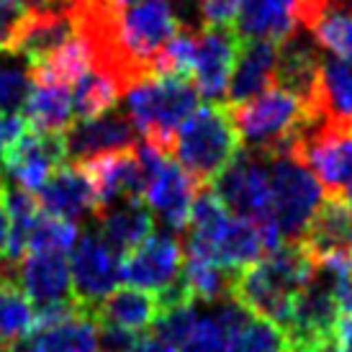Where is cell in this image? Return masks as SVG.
I'll return each mask as SVG.
<instances>
[{"label":"cell","mask_w":352,"mask_h":352,"mask_svg":"<svg viewBox=\"0 0 352 352\" xmlns=\"http://www.w3.org/2000/svg\"><path fill=\"white\" fill-rule=\"evenodd\" d=\"M314 275V257L301 242H285L260 263L242 270L234 285V298L254 316L275 322L283 329L291 319L296 296Z\"/></svg>","instance_id":"6da1fadb"},{"label":"cell","mask_w":352,"mask_h":352,"mask_svg":"<svg viewBox=\"0 0 352 352\" xmlns=\"http://www.w3.org/2000/svg\"><path fill=\"white\" fill-rule=\"evenodd\" d=\"M239 152L242 137L226 103L198 106L196 113L175 131L170 147V155L196 180L198 188L211 186Z\"/></svg>","instance_id":"7a4b0ae2"},{"label":"cell","mask_w":352,"mask_h":352,"mask_svg":"<svg viewBox=\"0 0 352 352\" xmlns=\"http://www.w3.org/2000/svg\"><path fill=\"white\" fill-rule=\"evenodd\" d=\"M229 108L245 147L263 157L291 152L303 129L319 116L278 85H270L260 96Z\"/></svg>","instance_id":"3957f363"},{"label":"cell","mask_w":352,"mask_h":352,"mask_svg":"<svg viewBox=\"0 0 352 352\" xmlns=\"http://www.w3.org/2000/svg\"><path fill=\"white\" fill-rule=\"evenodd\" d=\"M124 98L142 139L170 152L175 131L196 113L201 96L190 78L149 75L124 90Z\"/></svg>","instance_id":"277c9868"},{"label":"cell","mask_w":352,"mask_h":352,"mask_svg":"<svg viewBox=\"0 0 352 352\" xmlns=\"http://www.w3.org/2000/svg\"><path fill=\"white\" fill-rule=\"evenodd\" d=\"M267 160L278 232L285 242H298L327 193L316 175L294 152H280Z\"/></svg>","instance_id":"5b68a950"},{"label":"cell","mask_w":352,"mask_h":352,"mask_svg":"<svg viewBox=\"0 0 352 352\" xmlns=\"http://www.w3.org/2000/svg\"><path fill=\"white\" fill-rule=\"evenodd\" d=\"M211 188L234 216L250 219L254 224H275L273 190H270V160L267 157L242 149L219 173Z\"/></svg>","instance_id":"8992f818"},{"label":"cell","mask_w":352,"mask_h":352,"mask_svg":"<svg viewBox=\"0 0 352 352\" xmlns=\"http://www.w3.org/2000/svg\"><path fill=\"white\" fill-rule=\"evenodd\" d=\"M291 152L316 175L327 196H347L352 186V129L316 116Z\"/></svg>","instance_id":"52a82bcc"},{"label":"cell","mask_w":352,"mask_h":352,"mask_svg":"<svg viewBox=\"0 0 352 352\" xmlns=\"http://www.w3.org/2000/svg\"><path fill=\"white\" fill-rule=\"evenodd\" d=\"M65 162H67L65 134L29 126L0 157V175L29 193H39V188L50 180L52 173Z\"/></svg>","instance_id":"ba28073f"},{"label":"cell","mask_w":352,"mask_h":352,"mask_svg":"<svg viewBox=\"0 0 352 352\" xmlns=\"http://www.w3.org/2000/svg\"><path fill=\"white\" fill-rule=\"evenodd\" d=\"M239 36L229 26H208L193 34L190 80L198 96L211 103H224L226 88L239 54Z\"/></svg>","instance_id":"9c48e42d"},{"label":"cell","mask_w":352,"mask_h":352,"mask_svg":"<svg viewBox=\"0 0 352 352\" xmlns=\"http://www.w3.org/2000/svg\"><path fill=\"white\" fill-rule=\"evenodd\" d=\"M69 275L75 298L96 311V306L113 294L121 280V254L113 252L96 229H90L72 247Z\"/></svg>","instance_id":"30bf717a"},{"label":"cell","mask_w":352,"mask_h":352,"mask_svg":"<svg viewBox=\"0 0 352 352\" xmlns=\"http://www.w3.org/2000/svg\"><path fill=\"white\" fill-rule=\"evenodd\" d=\"M183 273V239L173 232L152 234L121 257V280L126 285L160 294Z\"/></svg>","instance_id":"8fae6325"},{"label":"cell","mask_w":352,"mask_h":352,"mask_svg":"<svg viewBox=\"0 0 352 352\" xmlns=\"http://www.w3.org/2000/svg\"><path fill=\"white\" fill-rule=\"evenodd\" d=\"M322 54L319 44L309 29H298L278 44L273 85L288 90L291 96L319 113V78H322Z\"/></svg>","instance_id":"7c38bea8"},{"label":"cell","mask_w":352,"mask_h":352,"mask_svg":"<svg viewBox=\"0 0 352 352\" xmlns=\"http://www.w3.org/2000/svg\"><path fill=\"white\" fill-rule=\"evenodd\" d=\"M139 139H142V134L134 126L131 116L118 111V108H111L100 116L75 121L65 131V149H67L69 162L82 165V162H88L98 155H106V152L137 147Z\"/></svg>","instance_id":"4fadbf2b"},{"label":"cell","mask_w":352,"mask_h":352,"mask_svg":"<svg viewBox=\"0 0 352 352\" xmlns=\"http://www.w3.org/2000/svg\"><path fill=\"white\" fill-rule=\"evenodd\" d=\"M80 167L93 186L98 211L108 208V206L144 198V175H142V165H139L134 147L98 155L88 162H82Z\"/></svg>","instance_id":"5bb4252c"},{"label":"cell","mask_w":352,"mask_h":352,"mask_svg":"<svg viewBox=\"0 0 352 352\" xmlns=\"http://www.w3.org/2000/svg\"><path fill=\"white\" fill-rule=\"evenodd\" d=\"M10 275L19 280L36 311L78 301L72 294L69 263L62 252H26Z\"/></svg>","instance_id":"9a60e30c"},{"label":"cell","mask_w":352,"mask_h":352,"mask_svg":"<svg viewBox=\"0 0 352 352\" xmlns=\"http://www.w3.org/2000/svg\"><path fill=\"white\" fill-rule=\"evenodd\" d=\"M36 201H39L41 214L59 216V219H67L75 224L80 219L96 216V211H98L88 175L75 162L59 165L50 175V180L39 188Z\"/></svg>","instance_id":"2e32d148"},{"label":"cell","mask_w":352,"mask_h":352,"mask_svg":"<svg viewBox=\"0 0 352 352\" xmlns=\"http://www.w3.org/2000/svg\"><path fill=\"white\" fill-rule=\"evenodd\" d=\"M78 36V19L75 10L62 8H29L23 31L16 52L26 57L31 67H36L41 62L59 52L65 44Z\"/></svg>","instance_id":"e0dca14e"},{"label":"cell","mask_w":352,"mask_h":352,"mask_svg":"<svg viewBox=\"0 0 352 352\" xmlns=\"http://www.w3.org/2000/svg\"><path fill=\"white\" fill-rule=\"evenodd\" d=\"M298 242L309 250L314 260L352 252V206L347 196H324Z\"/></svg>","instance_id":"ac0fdd59"},{"label":"cell","mask_w":352,"mask_h":352,"mask_svg":"<svg viewBox=\"0 0 352 352\" xmlns=\"http://www.w3.org/2000/svg\"><path fill=\"white\" fill-rule=\"evenodd\" d=\"M275 57H278V44L275 41H242L234 62V72H232L229 88H226V103L229 106L245 103V100L254 98L263 90L270 88L275 75Z\"/></svg>","instance_id":"d6986e66"},{"label":"cell","mask_w":352,"mask_h":352,"mask_svg":"<svg viewBox=\"0 0 352 352\" xmlns=\"http://www.w3.org/2000/svg\"><path fill=\"white\" fill-rule=\"evenodd\" d=\"M232 23L239 39H263L275 44L301 29L296 0H242Z\"/></svg>","instance_id":"ffe728a7"},{"label":"cell","mask_w":352,"mask_h":352,"mask_svg":"<svg viewBox=\"0 0 352 352\" xmlns=\"http://www.w3.org/2000/svg\"><path fill=\"white\" fill-rule=\"evenodd\" d=\"M93 219L98 221V234L121 257L155 234V214L144 198L100 208Z\"/></svg>","instance_id":"44dd1931"},{"label":"cell","mask_w":352,"mask_h":352,"mask_svg":"<svg viewBox=\"0 0 352 352\" xmlns=\"http://www.w3.org/2000/svg\"><path fill=\"white\" fill-rule=\"evenodd\" d=\"M160 316V301L157 294L142 291L134 285L118 288L96 306V322L113 324L129 332H147Z\"/></svg>","instance_id":"7402d4cb"},{"label":"cell","mask_w":352,"mask_h":352,"mask_svg":"<svg viewBox=\"0 0 352 352\" xmlns=\"http://www.w3.org/2000/svg\"><path fill=\"white\" fill-rule=\"evenodd\" d=\"M29 337L39 352H96L98 350L96 311L82 306L80 311L62 322L34 329Z\"/></svg>","instance_id":"603a6c76"},{"label":"cell","mask_w":352,"mask_h":352,"mask_svg":"<svg viewBox=\"0 0 352 352\" xmlns=\"http://www.w3.org/2000/svg\"><path fill=\"white\" fill-rule=\"evenodd\" d=\"M319 116L352 129V59H324L319 78Z\"/></svg>","instance_id":"cb8c5ba5"},{"label":"cell","mask_w":352,"mask_h":352,"mask_svg":"<svg viewBox=\"0 0 352 352\" xmlns=\"http://www.w3.org/2000/svg\"><path fill=\"white\" fill-rule=\"evenodd\" d=\"M26 121L31 129L39 131H67L72 126V96H69L67 85H57V82H41L34 80L31 96L26 100Z\"/></svg>","instance_id":"d4e9b609"},{"label":"cell","mask_w":352,"mask_h":352,"mask_svg":"<svg viewBox=\"0 0 352 352\" xmlns=\"http://www.w3.org/2000/svg\"><path fill=\"white\" fill-rule=\"evenodd\" d=\"M36 324V309L13 275H0V342L13 344L29 337Z\"/></svg>","instance_id":"484cf974"},{"label":"cell","mask_w":352,"mask_h":352,"mask_svg":"<svg viewBox=\"0 0 352 352\" xmlns=\"http://www.w3.org/2000/svg\"><path fill=\"white\" fill-rule=\"evenodd\" d=\"M69 96H72V116H75V121H82V118L100 116L111 108H116V98L121 96V88L108 78L103 69L90 65L72 82Z\"/></svg>","instance_id":"4316f807"},{"label":"cell","mask_w":352,"mask_h":352,"mask_svg":"<svg viewBox=\"0 0 352 352\" xmlns=\"http://www.w3.org/2000/svg\"><path fill=\"white\" fill-rule=\"evenodd\" d=\"M34 88V72L23 54L0 52V113H19Z\"/></svg>","instance_id":"83f0119b"},{"label":"cell","mask_w":352,"mask_h":352,"mask_svg":"<svg viewBox=\"0 0 352 352\" xmlns=\"http://www.w3.org/2000/svg\"><path fill=\"white\" fill-rule=\"evenodd\" d=\"M229 352H291L285 332L270 319L254 316L245 324V329L236 334Z\"/></svg>","instance_id":"f1b7e54d"},{"label":"cell","mask_w":352,"mask_h":352,"mask_svg":"<svg viewBox=\"0 0 352 352\" xmlns=\"http://www.w3.org/2000/svg\"><path fill=\"white\" fill-rule=\"evenodd\" d=\"M78 239V224L59 219V216L41 214L34 221L29 236V252H67Z\"/></svg>","instance_id":"f546056e"},{"label":"cell","mask_w":352,"mask_h":352,"mask_svg":"<svg viewBox=\"0 0 352 352\" xmlns=\"http://www.w3.org/2000/svg\"><path fill=\"white\" fill-rule=\"evenodd\" d=\"M309 31L319 47L329 50L337 57L352 59V16L324 13L309 26Z\"/></svg>","instance_id":"4dcf8cb0"},{"label":"cell","mask_w":352,"mask_h":352,"mask_svg":"<svg viewBox=\"0 0 352 352\" xmlns=\"http://www.w3.org/2000/svg\"><path fill=\"white\" fill-rule=\"evenodd\" d=\"M198 322L196 303H183L175 309H167L157 316V322L152 324V334H157L160 340L170 342L173 347H183L188 342V337L193 334Z\"/></svg>","instance_id":"1f68e13d"},{"label":"cell","mask_w":352,"mask_h":352,"mask_svg":"<svg viewBox=\"0 0 352 352\" xmlns=\"http://www.w3.org/2000/svg\"><path fill=\"white\" fill-rule=\"evenodd\" d=\"M183 352H229V337L219 327L214 311L198 314L196 329L183 344Z\"/></svg>","instance_id":"d6a6232c"},{"label":"cell","mask_w":352,"mask_h":352,"mask_svg":"<svg viewBox=\"0 0 352 352\" xmlns=\"http://www.w3.org/2000/svg\"><path fill=\"white\" fill-rule=\"evenodd\" d=\"M29 8L16 0H0V52H16Z\"/></svg>","instance_id":"836d02e7"},{"label":"cell","mask_w":352,"mask_h":352,"mask_svg":"<svg viewBox=\"0 0 352 352\" xmlns=\"http://www.w3.org/2000/svg\"><path fill=\"white\" fill-rule=\"evenodd\" d=\"M196 3L204 29H208V26H232L236 10L242 6V0H196Z\"/></svg>","instance_id":"e575fe53"},{"label":"cell","mask_w":352,"mask_h":352,"mask_svg":"<svg viewBox=\"0 0 352 352\" xmlns=\"http://www.w3.org/2000/svg\"><path fill=\"white\" fill-rule=\"evenodd\" d=\"M137 332H129L113 324H98V350L100 352H129L137 342Z\"/></svg>","instance_id":"d590c367"},{"label":"cell","mask_w":352,"mask_h":352,"mask_svg":"<svg viewBox=\"0 0 352 352\" xmlns=\"http://www.w3.org/2000/svg\"><path fill=\"white\" fill-rule=\"evenodd\" d=\"M29 129V121L19 113H0V157L10 149V144Z\"/></svg>","instance_id":"8d00e7d4"},{"label":"cell","mask_w":352,"mask_h":352,"mask_svg":"<svg viewBox=\"0 0 352 352\" xmlns=\"http://www.w3.org/2000/svg\"><path fill=\"white\" fill-rule=\"evenodd\" d=\"M296 16L303 29H309L322 16V0H296Z\"/></svg>","instance_id":"74e56055"},{"label":"cell","mask_w":352,"mask_h":352,"mask_svg":"<svg viewBox=\"0 0 352 352\" xmlns=\"http://www.w3.org/2000/svg\"><path fill=\"white\" fill-rule=\"evenodd\" d=\"M177 347H173L170 342L165 340H160L157 334H144V337H137V342L131 344V350L129 352H175Z\"/></svg>","instance_id":"f35d334b"},{"label":"cell","mask_w":352,"mask_h":352,"mask_svg":"<svg viewBox=\"0 0 352 352\" xmlns=\"http://www.w3.org/2000/svg\"><path fill=\"white\" fill-rule=\"evenodd\" d=\"M8 229H10V219H8V211H6V204H3V196H0V254H3L6 242H8Z\"/></svg>","instance_id":"ab89813d"},{"label":"cell","mask_w":352,"mask_h":352,"mask_svg":"<svg viewBox=\"0 0 352 352\" xmlns=\"http://www.w3.org/2000/svg\"><path fill=\"white\" fill-rule=\"evenodd\" d=\"M309 352H342V347H340V342H337V337L334 340H329V342L319 344V347H314V350Z\"/></svg>","instance_id":"60d3db41"},{"label":"cell","mask_w":352,"mask_h":352,"mask_svg":"<svg viewBox=\"0 0 352 352\" xmlns=\"http://www.w3.org/2000/svg\"><path fill=\"white\" fill-rule=\"evenodd\" d=\"M111 6H116V8H124V6H134V3H139V0H108Z\"/></svg>","instance_id":"b9f144b4"},{"label":"cell","mask_w":352,"mask_h":352,"mask_svg":"<svg viewBox=\"0 0 352 352\" xmlns=\"http://www.w3.org/2000/svg\"><path fill=\"white\" fill-rule=\"evenodd\" d=\"M16 3H23L26 8H41V0H16Z\"/></svg>","instance_id":"7bdbcfd3"},{"label":"cell","mask_w":352,"mask_h":352,"mask_svg":"<svg viewBox=\"0 0 352 352\" xmlns=\"http://www.w3.org/2000/svg\"><path fill=\"white\" fill-rule=\"evenodd\" d=\"M0 275H3V267H0Z\"/></svg>","instance_id":"ee69618b"},{"label":"cell","mask_w":352,"mask_h":352,"mask_svg":"<svg viewBox=\"0 0 352 352\" xmlns=\"http://www.w3.org/2000/svg\"><path fill=\"white\" fill-rule=\"evenodd\" d=\"M350 206H352V198H350Z\"/></svg>","instance_id":"f6af8a7d"}]
</instances>
